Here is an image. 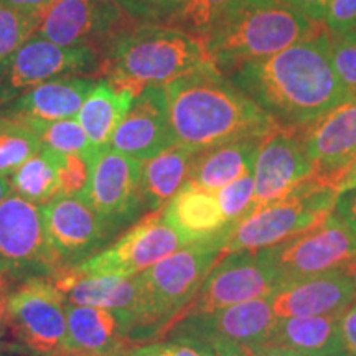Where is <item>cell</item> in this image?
<instances>
[{
    "label": "cell",
    "mask_w": 356,
    "mask_h": 356,
    "mask_svg": "<svg viewBox=\"0 0 356 356\" xmlns=\"http://www.w3.org/2000/svg\"><path fill=\"white\" fill-rule=\"evenodd\" d=\"M341 314L325 315V317L277 318L273 335L266 345L287 348L302 356H330L340 353Z\"/></svg>",
    "instance_id": "obj_26"
},
{
    "label": "cell",
    "mask_w": 356,
    "mask_h": 356,
    "mask_svg": "<svg viewBox=\"0 0 356 356\" xmlns=\"http://www.w3.org/2000/svg\"><path fill=\"white\" fill-rule=\"evenodd\" d=\"M330 356H346V355H343V353H341V351H340V353H335V355H330Z\"/></svg>",
    "instance_id": "obj_52"
},
{
    "label": "cell",
    "mask_w": 356,
    "mask_h": 356,
    "mask_svg": "<svg viewBox=\"0 0 356 356\" xmlns=\"http://www.w3.org/2000/svg\"><path fill=\"white\" fill-rule=\"evenodd\" d=\"M140 160L106 147L91 159L89 181L81 195L111 234L118 236L142 218Z\"/></svg>",
    "instance_id": "obj_12"
},
{
    "label": "cell",
    "mask_w": 356,
    "mask_h": 356,
    "mask_svg": "<svg viewBox=\"0 0 356 356\" xmlns=\"http://www.w3.org/2000/svg\"><path fill=\"white\" fill-rule=\"evenodd\" d=\"M119 8L113 0H55L42 13L38 35L60 47H89L114 37Z\"/></svg>",
    "instance_id": "obj_18"
},
{
    "label": "cell",
    "mask_w": 356,
    "mask_h": 356,
    "mask_svg": "<svg viewBox=\"0 0 356 356\" xmlns=\"http://www.w3.org/2000/svg\"><path fill=\"white\" fill-rule=\"evenodd\" d=\"M40 211L48 243L63 267L81 264L114 239L83 197L58 193Z\"/></svg>",
    "instance_id": "obj_16"
},
{
    "label": "cell",
    "mask_w": 356,
    "mask_h": 356,
    "mask_svg": "<svg viewBox=\"0 0 356 356\" xmlns=\"http://www.w3.org/2000/svg\"><path fill=\"white\" fill-rule=\"evenodd\" d=\"M195 154L186 147L173 145L157 157L142 162L140 193L145 210L157 211L165 208L188 180Z\"/></svg>",
    "instance_id": "obj_27"
},
{
    "label": "cell",
    "mask_w": 356,
    "mask_h": 356,
    "mask_svg": "<svg viewBox=\"0 0 356 356\" xmlns=\"http://www.w3.org/2000/svg\"><path fill=\"white\" fill-rule=\"evenodd\" d=\"M355 302L356 280L343 269L279 289L270 297V305L279 318L341 314Z\"/></svg>",
    "instance_id": "obj_20"
},
{
    "label": "cell",
    "mask_w": 356,
    "mask_h": 356,
    "mask_svg": "<svg viewBox=\"0 0 356 356\" xmlns=\"http://www.w3.org/2000/svg\"><path fill=\"white\" fill-rule=\"evenodd\" d=\"M264 137H244L197 152L188 180L200 188L216 193L239 177L254 172V163Z\"/></svg>",
    "instance_id": "obj_24"
},
{
    "label": "cell",
    "mask_w": 356,
    "mask_h": 356,
    "mask_svg": "<svg viewBox=\"0 0 356 356\" xmlns=\"http://www.w3.org/2000/svg\"><path fill=\"white\" fill-rule=\"evenodd\" d=\"M0 356H12V355H8V353H6V351H0Z\"/></svg>",
    "instance_id": "obj_51"
},
{
    "label": "cell",
    "mask_w": 356,
    "mask_h": 356,
    "mask_svg": "<svg viewBox=\"0 0 356 356\" xmlns=\"http://www.w3.org/2000/svg\"><path fill=\"white\" fill-rule=\"evenodd\" d=\"M340 343L341 353L346 356H356V302L341 314Z\"/></svg>",
    "instance_id": "obj_40"
},
{
    "label": "cell",
    "mask_w": 356,
    "mask_h": 356,
    "mask_svg": "<svg viewBox=\"0 0 356 356\" xmlns=\"http://www.w3.org/2000/svg\"><path fill=\"white\" fill-rule=\"evenodd\" d=\"M134 97L131 91L115 88L109 81L96 83L89 92L78 113V122L96 154L109 145L111 137L127 114Z\"/></svg>",
    "instance_id": "obj_28"
},
{
    "label": "cell",
    "mask_w": 356,
    "mask_h": 356,
    "mask_svg": "<svg viewBox=\"0 0 356 356\" xmlns=\"http://www.w3.org/2000/svg\"><path fill=\"white\" fill-rule=\"evenodd\" d=\"M56 165L60 193L81 197L89 181L91 160L79 154H56Z\"/></svg>",
    "instance_id": "obj_37"
},
{
    "label": "cell",
    "mask_w": 356,
    "mask_h": 356,
    "mask_svg": "<svg viewBox=\"0 0 356 356\" xmlns=\"http://www.w3.org/2000/svg\"><path fill=\"white\" fill-rule=\"evenodd\" d=\"M25 124L37 134L42 149L61 155L79 154L88 160L96 155L76 118L63 121H25Z\"/></svg>",
    "instance_id": "obj_31"
},
{
    "label": "cell",
    "mask_w": 356,
    "mask_h": 356,
    "mask_svg": "<svg viewBox=\"0 0 356 356\" xmlns=\"http://www.w3.org/2000/svg\"><path fill=\"white\" fill-rule=\"evenodd\" d=\"M330 58L338 76L356 95V30L343 35H332Z\"/></svg>",
    "instance_id": "obj_38"
},
{
    "label": "cell",
    "mask_w": 356,
    "mask_h": 356,
    "mask_svg": "<svg viewBox=\"0 0 356 356\" xmlns=\"http://www.w3.org/2000/svg\"><path fill=\"white\" fill-rule=\"evenodd\" d=\"M97 55L89 47H60L33 33L17 51L0 63V106L60 78L91 73Z\"/></svg>",
    "instance_id": "obj_11"
},
{
    "label": "cell",
    "mask_w": 356,
    "mask_h": 356,
    "mask_svg": "<svg viewBox=\"0 0 356 356\" xmlns=\"http://www.w3.org/2000/svg\"><path fill=\"white\" fill-rule=\"evenodd\" d=\"M270 297H259L211 314L186 317L168 328L162 337H188L202 341L215 356L226 351H252L266 345L277 322Z\"/></svg>",
    "instance_id": "obj_10"
},
{
    "label": "cell",
    "mask_w": 356,
    "mask_h": 356,
    "mask_svg": "<svg viewBox=\"0 0 356 356\" xmlns=\"http://www.w3.org/2000/svg\"><path fill=\"white\" fill-rule=\"evenodd\" d=\"M353 188H356V160L351 163L348 170L343 173V177H341L337 184L338 193H343V191H348Z\"/></svg>",
    "instance_id": "obj_46"
},
{
    "label": "cell",
    "mask_w": 356,
    "mask_h": 356,
    "mask_svg": "<svg viewBox=\"0 0 356 356\" xmlns=\"http://www.w3.org/2000/svg\"><path fill=\"white\" fill-rule=\"evenodd\" d=\"M251 356H302L296 351H291L287 348H280V346H269V345H262L257 346L251 351Z\"/></svg>",
    "instance_id": "obj_45"
},
{
    "label": "cell",
    "mask_w": 356,
    "mask_h": 356,
    "mask_svg": "<svg viewBox=\"0 0 356 356\" xmlns=\"http://www.w3.org/2000/svg\"><path fill=\"white\" fill-rule=\"evenodd\" d=\"M8 181L13 193L35 207H43L60 193L56 154L42 149L8 177Z\"/></svg>",
    "instance_id": "obj_29"
},
{
    "label": "cell",
    "mask_w": 356,
    "mask_h": 356,
    "mask_svg": "<svg viewBox=\"0 0 356 356\" xmlns=\"http://www.w3.org/2000/svg\"><path fill=\"white\" fill-rule=\"evenodd\" d=\"M222 215L228 222H238L254 208V172L239 177L216 191Z\"/></svg>",
    "instance_id": "obj_34"
},
{
    "label": "cell",
    "mask_w": 356,
    "mask_h": 356,
    "mask_svg": "<svg viewBox=\"0 0 356 356\" xmlns=\"http://www.w3.org/2000/svg\"><path fill=\"white\" fill-rule=\"evenodd\" d=\"M218 356H251V351H244V350H234V351H228V353H221Z\"/></svg>",
    "instance_id": "obj_48"
},
{
    "label": "cell",
    "mask_w": 356,
    "mask_h": 356,
    "mask_svg": "<svg viewBox=\"0 0 356 356\" xmlns=\"http://www.w3.org/2000/svg\"><path fill=\"white\" fill-rule=\"evenodd\" d=\"M277 291V277L266 251H243L226 256L213 267L193 299L159 328L147 343L162 340L168 328L186 317L211 314L259 297H273Z\"/></svg>",
    "instance_id": "obj_8"
},
{
    "label": "cell",
    "mask_w": 356,
    "mask_h": 356,
    "mask_svg": "<svg viewBox=\"0 0 356 356\" xmlns=\"http://www.w3.org/2000/svg\"><path fill=\"white\" fill-rule=\"evenodd\" d=\"M163 218L190 243L221 233L233 222L226 221L216 193L186 181L163 208Z\"/></svg>",
    "instance_id": "obj_25"
},
{
    "label": "cell",
    "mask_w": 356,
    "mask_h": 356,
    "mask_svg": "<svg viewBox=\"0 0 356 356\" xmlns=\"http://www.w3.org/2000/svg\"><path fill=\"white\" fill-rule=\"evenodd\" d=\"M50 282L60 291L68 305L101 307V309L113 310L127 337L131 335L137 305H139V286L136 275L95 277V275L83 274L76 269V266H73L61 267L50 279Z\"/></svg>",
    "instance_id": "obj_19"
},
{
    "label": "cell",
    "mask_w": 356,
    "mask_h": 356,
    "mask_svg": "<svg viewBox=\"0 0 356 356\" xmlns=\"http://www.w3.org/2000/svg\"><path fill=\"white\" fill-rule=\"evenodd\" d=\"M126 356H215L213 350L202 341L188 337H172L170 340L150 341L136 346Z\"/></svg>",
    "instance_id": "obj_36"
},
{
    "label": "cell",
    "mask_w": 356,
    "mask_h": 356,
    "mask_svg": "<svg viewBox=\"0 0 356 356\" xmlns=\"http://www.w3.org/2000/svg\"><path fill=\"white\" fill-rule=\"evenodd\" d=\"M327 29L275 55L231 71V81L280 126L309 131L338 106L356 101L332 65Z\"/></svg>",
    "instance_id": "obj_1"
},
{
    "label": "cell",
    "mask_w": 356,
    "mask_h": 356,
    "mask_svg": "<svg viewBox=\"0 0 356 356\" xmlns=\"http://www.w3.org/2000/svg\"><path fill=\"white\" fill-rule=\"evenodd\" d=\"M323 30L325 25L282 0H231L203 43L211 63L231 73L246 61L275 55Z\"/></svg>",
    "instance_id": "obj_3"
},
{
    "label": "cell",
    "mask_w": 356,
    "mask_h": 356,
    "mask_svg": "<svg viewBox=\"0 0 356 356\" xmlns=\"http://www.w3.org/2000/svg\"><path fill=\"white\" fill-rule=\"evenodd\" d=\"M53 2L55 0H0V3H6L8 7L33 13H43Z\"/></svg>",
    "instance_id": "obj_44"
},
{
    "label": "cell",
    "mask_w": 356,
    "mask_h": 356,
    "mask_svg": "<svg viewBox=\"0 0 356 356\" xmlns=\"http://www.w3.org/2000/svg\"><path fill=\"white\" fill-rule=\"evenodd\" d=\"M335 211L351 226L356 233V188L343 191L338 195L335 203Z\"/></svg>",
    "instance_id": "obj_42"
},
{
    "label": "cell",
    "mask_w": 356,
    "mask_h": 356,
    "mask_svg": "<svg viewBox=\"0 0 356 356\" xmlns=\"http://www.w3.org/2000/svg\"><path fill=\"white\" fill-rule=\"evenodd\" d=\"M66 327L65 351L126 356L131 350V340L113 310L66 304Z\"/></svg>",
    "instance_id": "obj_23"
},
{
    "label": "cell",
    "mask_w": 356,
    "mask_h": 356,
    "mask_svg": "<svg viewBox=\"0 0 356 356\" xmlns=\"http://www.w3.org/2000/svg\"><path fill=\"white\" fill-rule=\"evenodd\" d=\"M190 241L168 225L163 210L149 211L136 221L118 241L76 266L83 274L102 277H134L165 259Z\"/></svg>",
    "instance_id": "obj_13"
},
{
    "label": "cell",
    "mask_w": 356,
    "mask_h": 356,
    "mask_svg": "<svg viewBox=\"0 0 356 356\" xmlns=\"http://www.w3.org/2000/svg\"><path fill=\"white\" fill-rule=\"evenodd\" d=\"M163 88L175 144L193 152L244 137H264L277 126L211 61Z\"/></svg>",
    "instance_id": "obj_2"
},
{
    "label": "cell",
    "mask_w": 356,
    "mask_h": 356,
    "mask_svg": "<svg viewBox=\"0 0 356 356\" xmlns=\"http://www.w3.org/2000/svg\"><path fill=\"white\" fill-rule=\"evenodd\" d=\"M262 251L269 257L279 289H284L350 266L356 259V233L333 211L305 233Z\"/></svg>",
    "instance_id": "obj_7"
},
{
    "label": "cell",
    "mask_w": 356,
    "mask_h": 356,
    "mask_svg": "<svg viewBox=\"0 0 356 356\" xmlns=\"http://www.w3.org/2000/svg\"><path fill=\"white\" fill-rule=\"evenodd\" d=\"M315 175L335 186L356 160V101L338 106L307 132Z\"/></svg>",
    "instance_id": "obj_21"
},
{
    "label": "cell",
    "mask_w": 356,
    "mask_h": 356,
    "mask_svg": "<svg viewBox=\"0 0 356 356\" xmlns=\"http://www.w3.org/2000/svg\"><path fill=\"white\" fill-rule=\"evenodd\" d=\"M325 29L330 35H343L356 30V0H330L325 13Z\"/></svg>",
    "instance_id": "obj_39"
},
{
    "label": "cell",
    "mask_w": 356,
    "mask_h": 356,
    "mask_svg": "<svg viewBox=\"0 0 356 356\" xmlns=\"http://www.w3.org/2000/svg\"><path fill=\"white\" fill-rule=\"evenodd\" d=\"M95 86L89 78L53 79L0 106V113L24 122L74 119Z\"/></svg>",
    "instance_id": "obj_22"
},
{
    "label": "cell",
    "mask_w": 356,
    "mask_h": 356,
    "mask_svg": "<svg viewBox=\"0 0 356 356\" xmlns=\"http://www.w3.org/2000/svg\"><path fill=\"white\" fill-rule=\"evenodd\" d=\"M10 190L12 186H10V181H8V178L0 175V203L10 195Z\"/></svg>",
    "instance_id": "obj_47"
},
{
    "label": "cell",
    "mask_w": 356,
    "mask_h": 356,
    "mask_svg": "<svg viewBox=\"0 0 356 356\" xmlns=\"http://www.w3.org/2000/svg\"><path fill=\"white\" fill-rule=\"evenodd\" d=\"M282 2L296 8L297 12H300L307 19L322 24L330 0H282Z\"/></svg>",
    "instance_id": "obj_41"
},
{
    "label": "cell",
    "mask_w": 356,
    "mask_h": 356,
    "mask_svg": "<svg viewBox=\"0 0 356 356\" xmlns=\"http://www.w3.org/2000/svg\"><path fill=\"white\" fill-rule=\"evenodd\" d=\"M42 13L24 12L0 3V63L37 33Z\"/></svg>",
    "instance_id": "obj_32"
},
{
    "label": "cell",
    "mask_w": 356,
    "mask_h": 356,
    "mask_svg": "<svg viewBox=\"0 0 356 356\" xmlns=\"http://www.w3.org/2000/svg\"><path fill=\"white\" fill-rule=\"evenodd\" d=\"M108 81L139 96L149 84H167L210 63L202 38L163 25H142L109 40Z\"/></svg>",
    "instance_id": "obj_4"
},
{
    "label": "cell",
    "mask_w": 356,
    "mask_h": 356,
    "mask_svg": "<svg viewBox=\"0 0 356 356\" xmlns=\"http://www.w3.org/2000/svg\"><path fill=\"white\" fill-rule=\"evenodd\" d=\"M229 2L231 0H186L175 29L185 30L203 40Z\"/></svg>",
    "instance_id": "obj_35"
},
{
    "label": "cell",
    "mask_w": 356,
    "mask_h": 356,
    "mask_svg": "<svg viewBox=\"0 0 356 356\" xmlns=\"http://www.w3.org/2000/svg\"><path fill=\"white\" fill-rule=\"evenodd\" d=\"M61 267L47 239L40 207L8 195L0 203V274L19 282L50 280Z\"/></svg>",
    "instance_id": "obj_9"
},
{
    "label": "cell",
    "mask_w": 356,
    "mask_h": 356,
    "mask_svg": "<svg viewBox=\"0 0 356 356\" xmlns=\"http://www.w3.org/2000/svg\"><path fill=\"white\" fill-rule=\"evenodd\" d=\"M42 150L37 134L19 119L0 113V175L12 177Z\"/></svg>",
    "instance_id": "obj_30"
},
{
    "label": "cell",
    "mask_w": 356,
    "mask_h": 356,
    "mask_svg": "<svg viewBox=\"0 0 356 356\" xmlns=\"http://www.w3.org/2000/svg\"><path fill=\"white\" fill-rule=\"evenodd\" d=\"M343 270H345V273H346V274L353 275V277H355V280H356V259H355L353 262H351V264H350V266H346Z\"/></svg>",
    "instance_id": "obj_49"
},
{
    "label": "cell",
    "mask_w": 356,
    "mask_h": 356,
    "mask_svg": "<svg viewBox=\"0 0 356 356\" xmlns=\"http://www.w3.org/2000/svg\"><path fill=\"white\" fill-rule=\"evenodd\" d=\"M66 300L48 279L19 282L8 293V330L25 350L37 356L65 351Z\"/></svg>",
    "instance_id": "obj_14"
},
{
    "label": "cell",
    "mask_w": 356,
    "mask_h": 356,
    "mask_svg": "<svg viewBox=\"0 0 356 356\" xmlns=\"http://www.w3.org/2000/svg\"><path fill=\"white\" fill-rule=\"evenodd\" d=\"M121 10L145 25H177L186 0H113Z\"/></svg>",
    "instance_id": "obj_33"
},
{
    "label": "cell",
    "mask_w": 356,
    "mask_h": 356,
    "mask_svg": "<svg viewBox=\"0 0 356 356\" xmlns=\"http://www.w3.org/2000/svg\"><path fill=\"white\" fill-rule=\"evenodd\" d=\"M55 356H95V355H83V353H74V351H61Z\"/></svg>",
    "instance_id": "obj_50"
},
{
    "label": "cell",
    "mask_w": 356,
    "mask_h": 356,
    "mask_svg": "<svg viewBox=\"0 0 356 356\" xmlns=\"http://www.w3.org/2000/svg\"><path fill=\"white\" fill-rule=\"evenodd\" d=\"M338 195L335 186L314 175L287 197L251 211L236 222L226 239L222 257L262 251L305 233L335 211Z\"/></svg>",
    "instance_id": "obj_6"
},
{
    "label": "cell",
    "mask_w": 356,
    "mask_h": 356,
    "mask_svg": "<svg viewBox=\"0 0 356 356\" xmlns=\"http://www.w3.org/2000/svg\"><path fill=\"white\" fill-rule=\"evenodd\" d=\"M226 226L221 233L198 239L178 249L165 259L137 274L139 305L129 338L149 341L159 328H162L181 307L193 299L204 279L210 275L218 262L225 259L222 249L233 229Z\"/></svg>",
    "instance_id": "obj_5"
},
{
    "label": "cell",
    "mask_w": 356,
    "mask_h": 356,
    "mask_svg": "<svg viewBox=\"0 0 356 356\" xmlns=\"http://www.w3.org/2000/svg\"><path fill=\"white\" fill-rule=\"evenodd\" d=\"M173 145L177 144L168 118L165 88L163 84H149L134 97L108 149L145 162Z\"/></svg>",
    "instance_id": "obj_17"
},
{
    "label": "cell",
    "mask_w": 356,
    "mask_h": 356,
    "mask_svg": "<svg viewBox=\"0 0 356 356\" xmlns=\"http://www.w3.org/2000/svg\"><path fill=\"white\" fill-rule=\"evenodd\" d=\"M8 293H10V287H8L7 277L0 274V338L6 337L8 330Z\"/></svg>",
    "instance_id": "obj_43"
},
{
    "label": "cell",
    "mask_w": 356,
    "mask_h": 356,
    "mask_svg": "<svg viewBox=\"0 0 356 356\" xmlns=\"http://www.w3.org/2000/svg\"><path fill=\"white\" fill-rule=\"evenodd\" d=\"M304 129L280 126L266 134L254 163V208L287 197L292 190L315 175Z\"/></svg>",
    "instance_id": "obj_15"
}]
</instances>
